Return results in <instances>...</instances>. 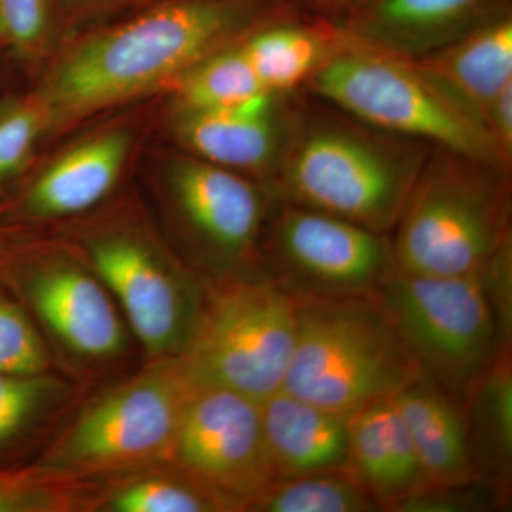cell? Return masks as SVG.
<instances>
[{"label": "cell", "instance_id": "cell-30", "mask_svg": "<svg viewBox=\"0 0 512 512\" xmlns=\"http://www.w3.org/2000/svg\"><path fill=\"white\" fill-rule=\"evenodd\" d=\"M43 123L40 104L20 99L0 103V191L25 167Z\"/></svg>", "mask_w": 512, "mask_h": 512}, {"label": "cell", "instance_id": "cell-15", "mask_svg": "<svg viewBox=\"0 0 512 512\" xmlns=\"http://www.w3.org/2000/svg\"><path fill=\"white\" fill-rule=\"evenodd\" d=\"M285 97L272 94L237 110H183L178 134L201 160L241 174L272 177L295 107Z\"/></svg>", "mask_w": 512, "mask_h": 512}, {"label": "cell", "instance_id": "cell-6", "mask_svg": "<svg viewBox=\"0 0 512 512\" xmlns=\"http://www.w3.org/2000/svg\"><path fill=\"white\" fill-rule=\"evenodd\" d=\"M296 320L298 301L261 269L202 281L200 313L178 363L195 387L262 402L282 389Z\"/></svg>", "mask_w": 512, "mask_h": 512}, {"label": "cell", "instance_id": "cell-10", "mask_svg": "<svg viewBox=\"0 0 512 512\" xmlns=\"http://www.w3.org/2000/svg\"><path fill=\"white\" fill-rule=\"evenodd\" d=\"M259 268L295 299L373 295L396 271L390 235L279 200Z\"/></svg>", "mask_w": 512, "mask_h": 512}, {"label": "cell", "instance_id": "cell-25", "mask_svg": "<svg viewBox=\"0 0 512 512\" xmlns=\"http://www.w3.org/2000/svg\"><path fill=\"white\" fill-rule=\"evenodd\" d=\"M183 110H237L272 96L258 79L238 43L222 47L178 77Z\"/></svg>", "mask_w": 512, "mask_h": 512}, {"label": "cell", "instance_id": "cell-4", "mask_svg": "<svg viewBox=\"0 0 512 512\" xmlns=\"http://www.w3.org/2000/svg\"><path fill=\"white\" fill-rule=\"evenodd\" d=\"M511 241L510 168L431 148L390 234L397 269L470 274Z\"/></svg>", "mask_w": 512, "mask_h": 512}, {"label": "cell", "instance_id": "cell-8", "mask_svg": "<svg viewBox=\"0 0 512 512\" xmlns=\"http://www.w3.org/2000/svg\"><path fill=\"white\" fill-rule=\"evenodd\" d=\"M0 268L57 367L80 386L114 372L133 355L137 342L126 319L86 262L18 245L0 256Z\"/></svg>", "mask_w": 512, "mask_h": 512}, {"label": "cell", "instance_id": "cell-12", "mask_svg": "<svg viewBox=\"0 0 512 512\" xmlns=\"http://www.w3.org/2000/svg\"><path fill=\"white\" fill-rule=\"evenodd\" d=\"M168 464L220 504L247 512L278 480L266 446L261 402L217 387H195Z\"/></svg>", "mask_w": 512, "mask_h": 512}, {"label": "cell", "instance_id": "cell-33", "mask_svg": "<svg viewBox=\"0 0 512 512\" xmlns=\"http://www.w3.org/2000/svg\"><path fill=\"white\" fill-rule=\"evenodd\" d=\"M20 245L18 228L12 224L0 221V256L8 254Z\"/></svg>", "mask_w": 512, "mask_h": 512}, {"label": "cell", "instance_id": "cell-23", "mask_svg": "<svg viewBox=\"0 0 512 512\" xmlns=\"http://www.w3.org/2000/svg\"><path fill=\"white\" fill-rule=\"evenodd\" d=\"M463 406L478 477L512 495V348L498 353Z\"/></svg>", "mask_w": 512, "mask_h": 512}, {"label": "cell", "instance_id": "cell-26", "mask_svg": "<svg viewBox=\"0 0 512 512\" xmlns=\"http://www.w3.org/2000/svg\"><path fill=\"white\" fill-rule=\"evenodd\" d=\"M375 501L343 471L276 480L247 512H373Z\"/></svg>", "mask_w": 512, "mask_h": 512}, {"label": "cell", "instance_id": "cell-20", "mask_svg": "<svg viewBox=\"0 0 512 512\" xmlns=\"http://www.w3.org/2000/svg\"><path fill=\"white\" fill-rule=\"evenodd\" d=\"M413 63L483 123L498 93L512 83V18L503 13L439 52Z\"/></svg>", "mask_w": 512, "mask_h": 512}, {"label": "cell", "instance_id": "cell-31", "mask_svg": "<svg viewBox=\"0 0 512 512\" xmlns=\"http://www.w3.org/2000/svg\"><path fill=\"white\" fill-rule=\"evenodd\" d=\"M46 23L47 0H0V42L19 55L36 49Z\"/></svg>", "mask_w": 512, "mask_h": 512}, {"label": "cell", "instance_id": "cell-19", "mask_svg": "<svg viewBox=\"0 0 512 512\" xmlns=\"http://www.w3.org/2000/svg\"><path fill=\"white\" fill-rule=\"evenodd\" d=\"M392 400L412 439L423 485L460 484L480 478L463 403L423 373Z\"/></svg>", "mask_w": 512, "mask_h": 512}, {"label": "cell", "instance_id": "cell-3", "mask_svg": "<svg viewBox=\"0 0 512 512\" xmlns=\"http://www.w3.org/2000/svg\"><path fill=\"white\" fill-rule=\"evenodd\" d=\"M194 390L177 357L147 360L80 406L32 464L46 476L97 485L168 463Z\"/></svg>", "mask_w": 512, "mask_h": 512}, {"label": "cell", "instance_id": "cell-32", "mask_svg": "<svg viewBox=\"0 0 512 512\" xmlns=\"http://www.w3.org/2000/svg\"><path fill=\"white\" fill-rule=\"evenodd\" d=\"M504 346L512 348V241L478 268Z\"/></svg>", "mask_w": 512, "mask_h": 512}, {"label": "cell", "instance_id": "cell-11", "mask_svg": "<svg viewBox=\"0 0 512 512\" xmlns=\"http://www.w3.org/2000/svg\"><path fill=\"white\" fill-rule=\"evenodd\" d=\"M83 248L147 360L180 356L200 313V276L134 229H99Z\"/></svg>", "mask_w": 512, "mask_h": 512}, {"label": "cell", "instance_id": "cell-5", "mask_svg": "<svg viewBox=\"0 0 512 512\" xmlns=\"http://www.w3.org/2000/svg\"><path fill=\"white\" fill-rule=\"evenodd\" d=\"M295 345L282 389L352 416L421 375L375 295L296 299Z\"/></svg>", "mask_w": 512, "mask_h": 512}, {"label": "cell", "instance_id": "cell-13", "mask_svg": "<svg viewBox=\"0 0 512 512\" xmlns=\"http://www.w3.org/2000/svg\"><path fill=\"white\" fill-rule=\"evenodd\" d=\"M171 202L194 252L202 281L259 268L262 241L278 205L274 187L252 183L237 171L187 158L170 178Z\"/></svg>", "mask_w": 512, "mask_h": 512}, {"label": "cell", "instance_id": "cell-34", "mask_svg": "<svg viewBox=\"0 0 512 512\" xmlns=\"http://www.w3.org/2000/svg\"><path fill=\"white\" fill-rule=\"evenodd\" d=\"M313 2H318L319 5L329 6V8H342V6L352 5L355 8L356 3L359 0H313Z\"/></svg>", "mask_w": 512, "mask_h": 512}, {"label": "cell", "instance_id": "cell-16", "mask_svg": "<svg viewBox=\"0 0 512 512\" xmlns=\"http://www.w3.org/2000/svg\"><path fill=\"white\" fill-rule=\"evenodd\" d=\"M128 143L124 131H113L73 148L26 188L3 222L59 220L92 210L119 180Z\"/></svg>", "mask_w": 512, "mask_h": 512}, {"label": "cell", "instance_id": "cell-35", "mask_svg": "<svg viewBox=\"0 0 512 512\" xmlns=\"http://www.w3.org/2000/svg\"><path fill=\"white\" fill-rule=\"evenodd\" d=\"M365 2H367V0H359V2L356 3V6L360 5V3H365Z\"/></svg>", "mask_w": 512, "mask_h": 512}, {"label": "cell", "instance_id": "cell-21", "mask_svg": "<svg viewBox=\"0 0 512 512\" xmlns=\"http://www.w3.org/2000/svg\"><path fill=\"white\" fill-rule=\"evenodd\" d=\"M82 392L83 386L57 370L0 373V470L23 466L43 450Z\"/></svg>", "mask_w": 512, "mask_h": 512}, {"label": "cell", "instance_id": "cell-22", "mask_svg": "<svg viewBox=\"0 0 512 512\" xmlns=\"http://www.w3.org/2000/svg\"><path fill=\"white\" fill-rule=\"evenodd\" d=\"M268 92L289 96L335 57L355 47L348 33L328 23L282 20L238 42Z\"/></svg>", "mask_w": 512, "mask_h": 512}, {"label": "cell", "instance_id": "cell-9", "mask_svg": "<svg viewBox=\"0 0 512 512\" xmlns=\"http://www.w3.org/2000/svg\"><path fill=\"white\" fill-rule=\"evenodd\" d=\"M421 373L463 403L503 349L477 271L454 276L396 269L375 293Z\"/></svg>", "mask_w": 512, "mask_h": 512}, {"label": "cell", "instance_id": "cell-18", "mask_svg": "<svg viewBox=\"0 0 512 512\" xmlns=\"http://www.w3.org/2000/svg\"><path fill=\"white\" fill-rule=\"evenodd\" d=\"M261 414L278 480L343 471L348 460L349 416L284 390L262 400Z\"/></svg>", "mask_w": 512, "mask_h": 512}, {"label": "cell", "instance_id": "cell-17", "mask_svg": "<svg viewBox=\"0 0 512 512\" xmlns=\"http://www.w3.org/2000/svg\"><path fill=\"white\" fill-rule=\"evenodd\" d=\"M343 473L380 511H389L424 484L412 439L392 397L349 416L348 460Z\"/></svg>", "mask_w": 512, "mask_h": 512}, {"label": "cell", "instance_id": "cell-28", "mask_svg": "<svg viewBox=\"0 0 512 512\" xmlns=\"http://www.w3.org/2000/svg\"><path fill=\"white\" fill-rule=\"evenodd\" d=\"M56 369L55 357L0 268V373Z\"/></svg>", "mask_w": 512, "mask_h": 512}, {"label": "cell", "instance_id": "cell-14", "mask_svg": "<svg viewBox=\"0 0 512 512\" xmlns=\"http://www.w3.org/2000/svg\"><path fill=\"white\" fill-rule=\"evenodd\" d=\"M507 12V0H367L342 28L355 47L416 62Z\"/></svg>", "mask_w": 512, "mask_h": 512}, {"label": "cell", "instance_id": "cell-7", "mask_svg": "<svg viewBox=\"0 0 512 512\" xmlns=\"http://www.w3.org/2000/svg\"><path fill=\"white\" fill-rule=\"evenodd\" d=\"M306 87L316 99L386 133L511 167L483 123L407 60L352 47Z\"/></svg>", "mask_w": 512, "mask_h": 512}, {"label": "cell", "instance_id": "cell-1", "mask_svg": "<svg viewBox=\"0 0 512 512\" xmlns=\"http://www.w3.org/2000/svg\"><path fill=\"white\" fill-rule=\"evenodd\" d=\"M322 106L293 107L272 175L279 200L392 234L433 147Z\"/></svg>", "mask_w": 512, "mask_h": 512}, {"label": "cell", "instance_id": "cell-27", "mask_svg": "<svg viewBox=\"0 0 512 512\" xmlns=\"http://www.w3.org/2000/svg\"><path fill=\"white\" fill-rule=\"evenodd\" d=\"M93 485L46 476L35 464L0 470V512H86Z\"/></svg>", "mask_w": 512, "mask_h": 512}, {"label": "cell", "instance_id": "cell-2", "mask_svg": "<svg viewBox=\"0 0 512 512\" xmlns=\"http://www.w3.org/2000/svg\"><path fill=\"white\" fill-rule=\"evenodd\" d=\"M248 18L237 0H183L94 37L49 84L50 113L76 117L180 77L227 46Z\"/></svg>", "mask_w": 512, "mask_h": 512}, {"label": "cell", "instance_id": "cell-24", "mask_svg": "<svg viewBox=\"0 0 512 512\" xmlns=\"http://www.w3.org/2000/svg\"><path fill=\"white\" fill-rule=\"evenodd\" d=\"M86 512H222L207 491L171 464L94 485Z\"/></svg>", "mask_w": 512, "mask_h": 512}, {"label": "cell", "instance_id": "cell-29", "mask_svg": "<svg viewBox=\"0 0 512 512\" xmlns=\"http://www.w3.org/2000/svg\"><path fill=\"white\" fill-rule=\"evenodd\" d=\"M510 505L511 495L484 478H476L460 484L421 485L389 511L487 512L507 510Z\"/></svg>", "mask_w": 512, "mask_h": 512}]
</instances>
